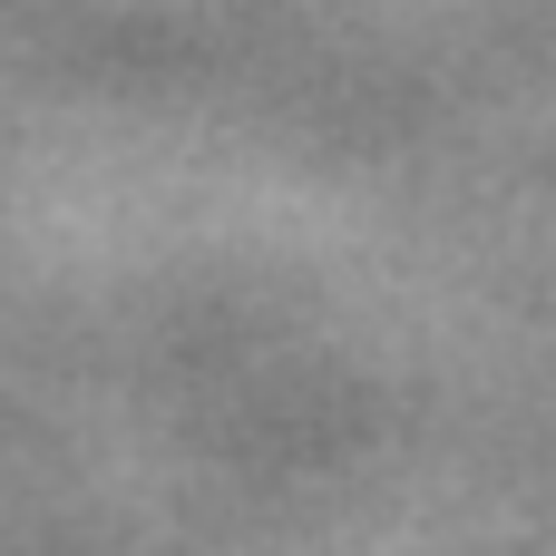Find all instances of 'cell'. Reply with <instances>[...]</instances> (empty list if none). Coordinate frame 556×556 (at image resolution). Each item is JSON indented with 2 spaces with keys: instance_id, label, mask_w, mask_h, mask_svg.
<instances>
[]
</instances>
